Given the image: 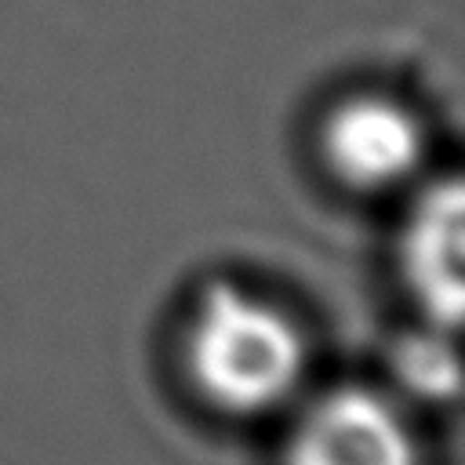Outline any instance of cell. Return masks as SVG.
I'll return each mask as SVG.
<instances>
[{"label":"cell","mask_w":465,"mask_h":465,"mask_svg":"<svg viewBox=\"0 0 465 465\" xmlns=\"http://www.w3.org/2000/svg\"><path fill=\"white\" fill-rule=\"evenodd\" d=\"M185 367L222 414L254 418L280 407L305 374V338L272 302L214 280L185 323Z\"/></svg>","instance_id":"6da1fadb"},{"label":"cell","mask_w":465,"mask_h":465,"mask_svg":"<svg viewBox=\"0 0 465 465\" xmlns=\"http://www.w3.org/2000/svg\"><path fill=\"white\" fill-rule=\"evenodd\" d=\"M425 124L407 102L389 94H349L320 124V160L327 174L360 196L411 185L425 167Z\"/></svg>","instance_id":"7a4b0ae2"},{"label":"cell","mask_w":465,"mask_h":465,"mask_svg":"<svg viewBox=\"0 0 465 465\" xmlns=\"http://www.w3.org/2000/svg\"><path fill=\"white\" fill-rule=\"evenodd\" d=\"M396 254L403 287L429 327L454 331L465 309V196L454 174L414 196Z\"/></svg>","instance_id":"3957f363"},{"label":"cell","mask_w":465,"mask_h":465,"mask_svg":"<svg viewBox=\"0 0 465 465\" xmlns=\"http://www.w3.org/2000/svg\"><path fill=\"white\" fill-rule=\"evenodd\" d=\"M283 465H418V450L385 396L345 385L302 414Z\"/></svg>","instance_id":"277c9868"},{"label":"cell","mask_w":465,"mask_h":465,"mask_svg":"<svg viewBox=\"0 0 465 465\" xmlns=\"http://www.w3.org/2000/svg\"><path fill=\"white\" fill-rule=\"evenodd\" d=\"M392 371L400 385L421 400L443 403V400H454L458 392V356H454L450 334L440 327H425L400 338L392 352Z\"/></svg>","instance_id":"5b68a950"}]
</instances>
